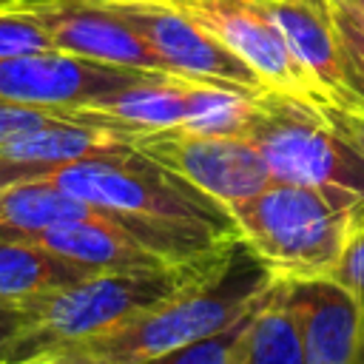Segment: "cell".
Instances as JSON below:
<instances>
[{
    "label": "cell",
    "instance_id": "obj_1",
    "mask_svg": "<svg viewBox=\"0 0 364 364\" xmlns=\"http://www.w3.org/2000/svg\"><path fill=\"white\" fill-rule=\"evenodd\" d=\"M276 282L273 270L236 236L208 256L193 279H188L173 296L148 307L119 330L68 350L100 364H148L225 330Z\"/></svg>",
    "mask_w": 364,
    "mask_h": 364
},
{
    "label": "cell",
    "instance_id": "obj_2",
    "mask_svg": "<svg viewBox=\"0 0 364 364\" xmlns=\"http://www.w3.org/2000/svg\"><path fill=\"white\" fill-rule=\"evenodd\" d=\"M202 262L91 273L20 307L23 321L17 333L0 344V364H26L119 330L148 307L173 296L188 279H193Z\"/></svg>",
    "mask_w": 364,
    "mask_h": 364
},
{
    "label": "cell",
    "instance_id": "obj_3",
    "mask_svg": "<svg viewBox=\"0 0 364 364\" xmlns=\"http://www.w3.org/2000/svg\"><path fill=\"white\" fill-rule=\"evenodd\" d=\"M276 182L347 191L364 199V114L330 100L264 88L245 131Z\"/></svg>",
    "mask_w": 364,
    "mask_h": 364
},
{
    "label": "cell",
    "instance_id": "obj_4",
    "mask_svg": "<svg viewBox=\"0 0 364 364\" xmlns=\"http://www.w3.org/2000/svg\"><path fill=\"white\" fill-rule=\"evenodd\" d=\"M347 191L270 182L262 193L230 208L239 239L279 282L336 276L358 208Z\"/></svg>",
    "mask_w": 364,
    "mask_h": 364
},
{
    "label": "cell",
    "instance_id": "obj_5",
    "mask_svg": "<svg viewBox=\"0 0 364 364\" xmlns=\"http://www.w3.org/2000/svg\"><path fill=\"white\" fill-rule=\"evenodd\" d=\"M131 145L173 171L176 176L188 179L193 188H199L228 210L262 193L273 182L262 151L245 134L162 128L136 134Z\"/></svg>",
    "mask_w": 364,
    "mask_h": 364
},
{
    "label": "cell",
    "instance_id": "obj_6",
    "mask_svg": "<svg viewBox=\"0 0 364 364\" xmlns=\"http://www.w3.org/2000/svg\"><path fill=\"white\" fill-rule=\"evenodd\" d=\"M117 17H122L165 63L171 74L216 82L225 88L259 94L264 91L253 68L236 57L222 40H216L202 23L185 14L173 3L162 0H100Z\"/></svg>",
    "mask_w": 364,
    "mask_h": 364
},
{
    "label": "cell",
    "instance_id": "obj_7",
    "mask_svg": "<svg viewBox=\"0 0 364 364\" xmlns=\"http://www.w3.org/2000/svg\"><path fill=\"white\" fill-rule=\"evenodd\" d=\"M173 6L202 23L216 40L242 57L264 88L304 100H330L313 74L296 60L262 0H182Z\"/></svg>",
    "mask_w": 364,
    "mask_h": 364
},
{
    "label": "cell",
    "instance_id": "obj_8",
    "mask_svg": "<svg viewBox=\"0 0 364 364\" xmlns=\"http://www.w3.org/2000/svg\"><path fill=\"white\" fill-rule=\"evenodd\" d=\"M162 71L94 63L60 48L0 57V100L34 108H82Z\"/></svg>",
    "mask_w": 364,
    "mask_h": 364
},
{
    "label": "cell",
    "instance_id": "obj_9",
    "mask_svg": "<svg viewBox=\"0 0 364 364\" xmlns=\"http://www.w3.org/2000/svg\"><path fill=\"white\" fill-rule=\"evenodd\" d=\"M17 6L43 26L60 51L94 63L171 74L159 54L100 0H26Z\"/></svg>",
    "mask_w": 364,
    "mask_h": 364
},
{
    "label": "cell",
    "instance_id": "obj_10",
    "mask_svg": "<svg viewBox=\"0 0 364 364\" xmlns=\"http://www.w3.org/2000/svg\"><path fill=\"white\" fill-rule=\"evenodd\" d=\"M293 307L304 364H355L364 336V304L333 276L282 282Z\"/></svg>",
    "mask_w": 364,
    "mask_h": 364
},
{
    "label": "cell",
    "instance_id": "obj_11",
    "mask_svg": "<svg viewBox=\"0 0 364 364\" xmlns=\"http://www.w3.org/2000/svg\"><path fill=\"white\" fill-rule=\"evenodd\" d=\"M296 60L313 74L321 91L341 108L361 111L364 102L350 91L341 71L333 0H262Z\"/></svg>",
    "mask_w": 364,
    "mask_h": 364
},
{
    "label": "cell",
    "instance_id": "obj_12",
    "mask_svg": "<svg viewBox=\"0 0 364 364\" xmlns=\"http://www.w3.org/2000/svg\"><path fill=\"white\" fill-rule=\"evenodd\" d=\"M128 145H131L128 139L111 131L71 122V119L28 128L0 142V188L26 182V179H40L46 171L57 165H65L82 156L117 154Z\"/></svg>",
    "mask_w": 364,
    "mask_h": 364
},
{
    "label": "cell",
    "instance_id": "obj_13",
    "mask_svg": "<svg viewBox=\"0 0 364 364\" xmlns=\"http://www.w3.org/2000/svg\"><path fill=\"white\" fill-rule=\"evenodd\" d=\"M28 239L54 250L57 256L80 264L88 273H117V270H148L171 264L148 250L136 236L134 225L117 213L105 219H85L57 225L40 233H28Z\"/></svg>",
    "mask_w": 364,
    "mask_h": 364
},
{
    "label": "cell",
    "instance_id": "obj_14",
    "mask_svg": "<svg viewBox=\"0 0 364 364\" xmlns=\"http://www.w3.org/2000/svg\"><path fill=\"white\" fill-rule=\"evenodd\" d=\"M91 276L80 264L57 256L28 236H0V301L26 307L80 279Z\"/></svg>",
    "mask_w": 364,
    "mask_h": 364
},
{
    "label": "cell",
    "instance_id": "obj_15",
    "mask_svg": "<svg viewBox=\"0 0 364 364\" xmlns=\"http://www.w3.org/2000/svg\"><path fill=\"white\" fill-rule=\"evenodd\" d=\"M102 210L48 179H26L0 188V236H28L68 222L105 219Z\"/></svg>",
    "mask_w": 364,
    "mask_h": 364
},
{
    "label": "cell",
    "instance_id": "obj_16",
    "mask_svg": "<svg viewBox=\"0 0 364 364\" xmlns=\"http://www.w3.org/2000/svg\"><path fill=\"white\" fill-rule=\"evenodd\" d=\"M233 364H304L299 324L282 282H276L256 304Z\"/></svg>",
    "mask_w": 364,
    "mask_h": 364
},
{
    "label": "cell",
    "instance_id": "obj_17",
    "mask_svg": "<svg viewBox=\"0 0 364 364\" xmlns=\"http://www.w3.org/2000/svg\"><path fill=\"white\" fill-rule=\"evenodd\" d=\"M333 14L344 82L364 102V11L353 0H333Z\"/></svg>",
    "mask_w": 364,
    "mask_h": 364
},
{
    "label": "cell",
    "instance_id": "obj_18",
    "mask_svg": "<svg viewBox=\"0 0 364 364\" xmlns=\"http://www.w3.org/2000/svg\"><path fill=\"white\" fill-rule=\"evenodd\" d=\"M262 299H264V296H262ZM262 299H259V301H262ZM259 301H256V304H259ZM256 304H253L247 313H242L233 324H228L225 330H219V333H213V336H205V338H199V341H191V344H185V347H179V350H173V353H168V355H162V358H154V361H148V364H233L236 350H239V341H242V336H245V327H247V321H250Z\"/></svg>",
    "mask_w": 364,
    "mask_h": 364
},
{
    "label": "cell",
    "instance_id": "obj_19",
    "mask_svg": "<svg viewBox=\"0 0 364 364\" xmlns=\"http://www.w3.org/2000/svg\"><path fill=\"white\" fill-rule=\"evenodd\" d=\"M54 48L43 26L20 6H0V57Z\"/></svg>",
    "mask_w": 364,
    "mask_h": 364
},
{
    "label": "cell",
    "instance_id": "obj_20",
    "mask_svg": "<svg viewBox=\"0 0 364 364\" xmlns=\"http://www.w3.org/2000/svg\"><path fill=\"white\" fill-rule=\"evenodd\" d=\"M60 119L74 122L71 108H34V105H17V102H3L0 100V142L20 134V131L40 128V125L60 122Z\"/></svg>",
    "mask_w": 364,
    "mask_h": 364
},
{
    "label": "cell",
    "instance_id": "obj_21",
    "mask_svg": "<svg viewBox=\"0 0 364 364\" xmlns=\"http://www.w3.org/2000/svg\"><path fill=\"white\" fill-rule=\"evenodd\" d=\"M344 287H350L361 304H364V205L358 208L355 213V222H353V233H350V242H347V250H344V259L336 270V276Z\"/></svg>",
    "mask_w": 364,
    "mask_h": 364
},
{
    "label": "cell",
    "instance_id": "obj_22",
    "mask_svg": "<svg viewBox=\"0 0 364 364\" xmlns=\"http://www.w3.org/2000/svg\"><path fill=\"white\" fill-rule=\"evenodd\" d=\"M20 321H23V310L14 307V304H3V301H0V344H3L9 336L17 333Z\"/></svg>",
    "mask_w": 364,
    "mask_h": 364
},
{
    "label": "cell",
    "instance_id": "obj_23",
    "mask_svg": "<svg viewBox=\"0 0 364 364\" xmlns=\"http://www.w3.org/2000/svg\"><path fill=\"white\" fill-rule=\"evenodd\" d=\"M26 364H100V361H94L88 355H80V353H71V350H63V353H51V355L26 361Z\"/></svg>",
    "mask_w": 364,
    "mask_h": 364
},
{
    "label": "cell",
    "instance_id": "obj_24",
    "mask_svg": "<svg viewBox=\"0 0 364 364\" xmlns=\"http://www.w3.org/2000/svg\"><path fill=\"white\" fill-rule=\"evenodd\" d=\"M355 364H364V336H361V344H358V355H355Z\"/></svg>",
    "mask_w": 364,
    "mask_h": 364
},
{
    "label": "cell",
    "instance_id": "obj_25",
    "mask_svg": "<svg viewBox=\"0 0 364 364\" xmlns=\"http://www.w3.org/2000/svg\"><path fill=\"white\" fill-rule=\"evenodd\" d=\"M17 3H26V0H0V6H17Z\"/></svg>",
    "mask_w": 364,
    "mask_h": 364
},
{
    "label": "cell",
    "instance_id": "obj_26",
    "mask_svg": "<svg viewBox=\"0 0 364 364\" xmlns=\"http://www.w3.org/2000/svg\"><path fill=\"white\" fill-rule=\"evenodd\" d=\"M353 3H355V6H358V9L364 11V0H353Z\"/></svg>",
    "mask_w": 364,
    "mask_h": 364
},
{
    "label": "cell",
    "instance_id": "obj_27",
    "mask_svg": "<svg viewBox=\"0 0 364 364\" xmlns=\"http://www.w3.org/2000/svg\"><path fill=\"white\" fill-rule=\"evenodd\" d=\"M162 3H182V0H162Z\"/></svg>",
    "mask_w": 364,
    "mask_h": 364
}]
</instances>
